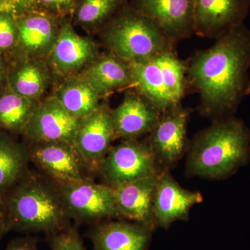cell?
<instances>
[{"instance_id": "cell-1", "label": "cell", "mask_w": 250, "mask_h": 250, "mask_svg": "<svg viewBox=\"0 0 250 250\" xmlns=\"http://www.w3.org/2000/svg\"><path fill=\"white\" fill-rule=\"evenodd\" d=\"M250 29L245 23L197 52L187 75L200 95L199 110L215 120L231 116L250 93Z\"/></svg>"}, {"instance_id": "cell-2", "label": "cell", "mask_w": 250, "mask_h": 250, "mask_svg": "<svg viewBox=\"0 0 250 250\" xmlns=\"http://www.w3.org/2000/svg\"><path fill=\"white\" fill-rule=\"evenodd\" d=\"M250 131L233 116L215 120L195 135L189 147L188 175L220 179L231 175L249 159Z\"/></svg>"}, {"instance_id": "cell-3", "label": "cell", "mask_w": 250, "mask_h": 250, "mask_svg": "<svg viewBox=\"0 0 250 250\" xmlns=\"http://www.w3.org/2000/svg\"><path fill=\"white\" fill-rule=\"evenodd\" d=\"M3 200L10 230L48 236L70 226L58 187L39 170L30 169Z\"/></svg>"}, {"instance_id": "cell-4", "label": "cell", "mask_w": 250, "mask_h": 250, "mask_svg": "<svg viewBox=\"0 0 250 250\" xmlns=\"http://www.w3.org/2000/svg\"><path fill=\"white\" fill-rule=\"evenodd\" d=\"M111 53L127 62H143L173 50L170 40L152 20L127 3L101 29Z\"/></svg>"}, {"instance_id": "cell-5", "label": "cell", "mask_w": 250, "mask_h": 250, "mask_svg": "<svg viewBox=\"0 0 250 250\" xmlns=\"http://www.w3.org/2000/svg\"><path fill=\"white\" fill-rule=\"evenodd\" d=\"M147 141L125 140L111 147L99 167L101 183L115 189L160 170Z\"/></svg>"}, {"instance_id": "cell-6", "label": "cell", "mask_w": 250, "mask_h": 250, "mask_svg": "<svg viewBox=\"0 0 250 250\" xmlns=\"http://www.w3.org/2000/svg\"><path fill=\"white\" fill-rule=\"evenodd\" d=\"M65 212L77 224L119 219L114 189L94 179L57 185Z\"/></svg>"}, {"instance_id": "cell-7", "label": "cell", "mask_w": 250, "mask_h": 250, "mask_svg": "<svg viewBox=\"0 0 250 250\" xmlns=\"http://www.w3.org/2000/svg\"><path fill=\"white\" fill-rule=\"evenodd\" d=\"M27 146L31 164L57 185L90 180L95 177L72 143L41 142Z\"/></svg>"}, {"instance_id": "cell-8", "label": "cell", "mask_w": 250, "mask_h": 250, "mask_svg": "<svg viewBox=\"0 0 250 250\" xmlns=\"http://www.w3.org/2000/svg\"><path fill=\"white\" fill-rule=\"evenodd\" d=\"M115 139L112 110L104 103L90 116L81 120L72 144L95 177Z\"/></svg>"}, {"instance_id": "cell-9", "label": "cell", "mask_w": 250, "mask_h": 250, "mask_svg": "<svg viewBox=\"0 0 250 250\" xmlns=\"http://www.w3.org/2000/svg\"><path fill=\"white\" fill-rule=\"evenodd\" d=\"M80 121L69 114L54 95L39 103L22 135L27 145L41 142L72 144Z\"/></svg>"}, {"instance_id": "cell-10", "label": "cell", "mask_w": 250, "mask_h": 250, "mask_svg": "<svg viewBox=\"0 0 250 250\" xmlns=\"http://www.w3.org/2000/svg\"><path fill=\"white\" fill-rule=\"evenodd\" d=\"M188 118V110L179 104L161 112L159 121L149 133L147 142L161 168L175 165L187 150Z\"/></svg>"}, {"instance_id": "cell-11", "label": "cell", "mask_w": 250, "mask_h": 250, "mask_svg": "<svg viewBox=\"0 0 250 250\" xmlns=\"http://www.w3.org/2000/svg\"><path fill=\"white\" fill-rule=\"evenodd\" d=\"M98 56L96 43L77 34L67 18H62L58 37L47 59L54 72L66 78L78 75Z\"/></svg>"}, {"instance_id": "cell-12", "label": "cell", "mask_w": 250, "mask_h": 250, "mask_svg": "<svg viewBox=\"0 0 250 250\" xmlns=\"http://www.w3.org/2000/svg\"><path fill=\"white\" fill-rule=\"evenodd\" d=\"M250 0H195L194 34L218 39L245 23Z\"/></svg>"}, {"instance_id": "cell-13", "label": "cell", "mask_w": 250, "mask_h": 250, "mask_svg": "<svg viewBox=\"0 0 250 250\" xmlns=\"http://www.w3.org/2000/svg\"><path fill=\"white\" fill-rule=\"evenodd\" d=\"M20 45L26 59H47L58 37L62 18L36 7L14 15Z\"/></svg>"}, {"instance_id": "cell-14", "label": "cell", "mask_w": 250, "mask_h": 250, "mask_svg": "<svg viewBox=\"0 0 250 250\" xmlns=\"http://www.w3.org/2000/svg\"><path fill=\"white\" fill-rule=\"evenodd\" d=\"M129 4L155 22L174 43L194 34L195 0H129Z\"/></svg>"}, {"instance_id": "cell-15", "label": "cell", "mask_w": 250, "mask_h": 250, "mask_svg": "<svg viewBox=\"0 0 250 250\" xmlns=\"http://www.w3.org/2000/svg\"><path fill=\"white\" fill-rule=\"evenodd\" d=\"M203 200L199 192L184 189L172 177L169 169L161 168L156 174L154 214L156 225L168 229L177 220H187L194 205Z\"/></svg>"}, {"instance_id": "cell-16", "label": "cell", "mask_w": 250, "mask_h": 250, "mask_svg": "<svg viewBox=\"0 0 250 250\" xmlns=\"http://www.w3.org/2000/svg\"><path fill=\"white\" fill-rule=\"evenodd\" d=\"M161 111L139 92H128L118 107L112 110L115 139H138L149 134Z\"/></svg>"}, {"instance_id": "cell-17", "label": "cell", "mask_w": 250, "mask_h": 250, "mask_svg": "<svg viewBox=\"0 0 250 250\" xmlns=\"http://www.w3.org/2000/svg\"><path fill=\"white\" fill-rule=\"evenodd\" d=\"M152 230L129 220H105L90 226L93 250H147Z\"/></svg>"}, {"instance_id": "cell-18", "label": "cell", "mask_w": 250, "mask_h": 250, "mask_svg": "<svg viewBox=\"0 0 250 250\" xmlns=\"http://www.w3.org/2000/svg\"><path fill=\"white\" fill-rule=\"evenodd\" d=\"M157 173L114 189L119 219L154 229L156 225L154 200Z\"/></svg>"}, {"instance_id": "cell-19", "label": "cell", "mask_w": 250, "mask_h": 250, "mask_svg": "<svg viewBox=\"0 0 250 250\" xmlns=\"http://www.w3.org/2000/svg\"><path fill=\"white\" fill-rule=\"evenodd\" d=\"M81 74L101 97L132 85L128 62L111 52L98 55Z\"/></svg>"}, {"instance_id": "cell-20", "label": "cell", "mask_w": 250, "mask_h": 250, "mask_svg": "<svg viewBox=\"0 0 250 250\" xmlns=\"http://www.w3.org/2000/svg\"><path fill=\"white\" fill-rule=\"evenodd\" d=\"M128 65L132 86L159 111L163 112L179 104L169 93L155 57L143 62H128Z\"/></svg>"}, {"instance_id": "cell-21", "label": "cell", "mask_w": 250, "mask_h": 250, "mask_svg": "<svg viewBox=\"0 0 250 250\" xmlns=\"http://www.w3.org/2000/svg\"><path fill=\"white\" fill-rule=\"evenodd\" d=\"M30 164L27 145L0 131V197L4 198L22 180L30 170Z\"/></svg>"}, {"instance_id": "cell-22", "label": "cell", "mask_w": 250, "mask_h": 250, "mask_svg": "<svg viewBox=\"0 0 250 250\" xmlns=\"http://www.w3.org/2000/svg\"><path fill=\"white\" fill-rule=\"evenodd\" d=\"M55 96L67 113L78 120L90 116L101 104V95L81 73L67 77Z\"/></svg>"}, {"instance_id": "cell-23", "label": "cell", "mask_w": 250, "mask_h": 250, "mask_svg": "<svg viewBox=\"0 0 250 250\" xmlns=\"http://www.w3.org/2000/svg\"><path fill=\"white\" fill-rule=\"evenodd\" d=\"M50 82V70L44 59H26L9 75L13 92L36 101L42 97Z\"/></svg>"}, {"instance_id": "cell-24", "label": "cell", "mask_w": 250, "mask_h": 250, "mask_svg": "<svg viewBox=\"0 0 250 250\" xmlns=\"http://www.w3.org/2000/svg\"><path fill=\"white\" fill-rule=\"evenodd\" d=\"M39 103L12 90L0 95V131L22 134Z\"/></svg>"}, {"instance_id": "cell-25", "label": "cell", "mask_w": 250, "mask_h": 250, "mask_svg": "<svg viewBox=\"0 0 250 250\" xmlns=\"http://www.w3.org/2000/svg\"><path fill=\"white\" fill-rule=\"evenodd\" d=\"M129 0H78L74 22L87 30H100Z\"/></svg>"}, {"instance_id": "cell-26", "label": "cell", "mask_w": 250, "mask_h": 250, "mask_svg": "<svg viewBox=\"0 0 250 250\" xmlns=\"http://www.w3.org/2000/svg\"><path fill=\"white\" fill-rule=\"evenodd\" d=\"M155 60L162 71L169 93L176 103L180 104L185 92L187 64L177 57L173 50L159 54Z\"/></svg>"}, {"instance_id": "cell-27", "label": "cell", "mask_w": 250, "mask_h": 250, "mask_svg": "<svg viewBox=\"0 0 250 250\" xmlns=\"http://www.w3.org/2000/svg\"><path fill=\"white\" fill-rule=\"evenodd\" d=\"M50 250H87L76 227L47 236Z\"/></svg>"}, {"instance_id": "cell-28", "label": "cell", "mask_w": 250, "mask_h": 250, "mask_svg": "<svg viewBox=\"0 0 250 250\" xmlns=\"http://www.w3.org/2000/svg\"><path fill=\"white\" fill-rule=\"evenodd\" d=\"M19 34L14 14L0 12V51L18 45Z\"/></svg>"}, {"instance_id": "cell-29", "label": "cell", "mask_w": 250, "mask_h": 250, "mask_svg": "<svg viewBox=\"0 0 250 250\" xmlns=\"http://www.w3.org/2000/svg\"><path fill=\"white\" fill-rule=\"evenodd\" d=\"M78 0H34V7L60 18L72 16Z\"/></svg>"}, {"instance_id": "cell-30", "label": "cell", "mask_w": 250, "mask_h": 250, "mask_svg": "<svg viewBox=\"0 0 250 250\" xmlns=\"http://www.w3.org/2000/svg\"><path fill=\"white\" fill-rule=\"evenodd\" d=\"M34 7V0H0V12L17 15Z\"/></svg>"}, {"instance_id": "cell-31", "label": "cell", "mask_w": 250, "mask_h": 250, "mask_svg": "<svg viewBox=\"0 0 250 250\" xmlns=\"http://www.w3.org/2000/svg\"><path fill=\"white\" fill-rule=\"evenodd\" d=\"M38 242L37 238L31 236L14 238L4 250H39Z\"/></svg>"}, {"instance_id": "cell-32", "label": "cell", "mask_w": 250, "mask_h": 250, "mask_svg": "<svg viewBox=\"0 0 250 250\" xmlns=\"http://www.w3.org/2000/svg\"><path fill=\"white\" fill-rule=\"evenodd\" d=\"M9 231L11 230L6 218L0 220V241Z\"/></svg>"}, {"instance_id": "cell-33", "label": "cell", "mask_w": 250, "mask_h": 250, "mask_svg": "<svg viewBox=\"0 0 250 250\" xmlns=\"http://www.w3.org/2000/svg\"><path fill=\"white\" fill-rule=\"evenodd\" d=\"M6 77V67L3 62L2 59L0 57V85L4 83L5 79Z\"/></svg>"}, {"instance_id": "cell-34", "label": "cell", "mask_w": 250, "mask_h": 250, "mask_svg": "<svg viewBox=\"0 0 250 250\" xmlns=\"http://www.w3.org/2000/svg\"><path fill=\"white\" fill-rule=\"evenodd\" d=\"M4 218H6L4 200L1 197H0V220Z\"/></svg>"}]
</instances>
